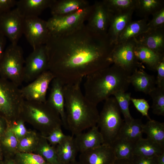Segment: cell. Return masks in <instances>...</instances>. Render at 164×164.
Segmentation results:
<instances>
[{
    "label": "cell",
    "mask_w": 164,
    "mask_h": 164,
    "mask_svg": "<svg viewBox=\"0 0 164 164\" xmlns=\"http://www.w3.org/2000/svg\"><path fill=\"white\" fill-rule=\"evenodd\" d=\"M48 70L64 85L81 82L89 74L112 64L114 45L107 36L94 33L85 24L68 33L50 35L45 44Z\"/></svg>",
    "instance_id": "obj_1"
},
{
    "label": "cell",
    "mask_w": 164,
    "mask_h": 164,
    "mask_svg": "<svg viewBox=\"0 0 164 164\" xmlns=\"http://www.w3.org/2000/svg\"><path fill=\"white\" fill-rule=\"evenodd\" d=\"M24 18L16 8L0 15V33L12 44H17L23 34Z\"/></svg>",
    "instance_id": "obj_12"
},
{
    "label": "cell",
    "mask_w": 164,
    "mask_h": 164,
    "mask_svg": "<svg viewBox=\"0 0 164 164\" xmlns=\"http://www.w3.org/2000/svg\"><path fill=\"white\" fill-rule=\"evenodd\" d=\"M148 21V18L130 21L120 36L117 44L135 38L147 31L149 30Z\"/></svg>",
    "instance_id": "obj_27"
},
{
    "label": "cell",
    "mask_w": 164,
    "mask_h": 164,
    "mask_svg": "<svg viewBox=\"0 0 164 164\" xmlns=\"http://www.w3.org/2000/svg\"><path fill=\"white\" fill-rule=\"evenodd\" d=\"M134 52L139 62L145 65L150 70L154 71L156 70L159 64L164 59V54L155 52L137 42Z\"/></svg>",
    "instance_id": "obj_22"
},
{
    "label": "cell",
    "mask_w": 164,
    "mask_h": 164,
    "mask_svg": "<svg viewBox=\"0 0 164 164\" xmlns=\"http://www.w3.org/2000/svg\"><path fill=\"white\" fill-rule=\"evenodd\" d=\"M92 5L64 15L52 16L46 21L50 35H59L74 31L84 24L90 15Z\"/></svg>",
    "instance_id": "obj_8"
},
{
    "label": "cell",
    "mask_w": 164,
    "mask_h": 164,
    "mask_svg": "<svg viewBox=\"0 0 164 164\" xmlns=\"http://www.w3.org/2000/svg\"><path fill=\"white\" fill-rule=\"evenodd\" d=\"M155 164H164V152L155 156Z\"/></svg>",
    "instance_id": "obj_49"
},
{
    "label": "cell",
    "mask_w": 164,
    "mask_h": 164,
    "mask_svg": "<svg viewBox=\"0 0 164 164\" xmlns=\"http://www.w3.org/2000/svg\"><path fill=\"white\" fill-rule=\"evenodd\" d=\"M163 152L164 147L149 138H142L135 143L133 155L152 157Z\"/></svg>",
    "instance_id": "obj_26"
},
{
    "label": "cell",
    "mask_w": 164,
    "mask_h": 164,
    "mask_svg": "<svg viewBox=\"0 0 164 164\" xmlns=\"http://www.w3.org/2000/svg\"><path fill=\"white\" fill-rule=\"evenodd\" d=\"M23 34L33 49L45 45L50 36L46 21L38 17L24 18Z\"/></svg>",
    "instance_id": "obj_10"
},
{
    "label": "cell",
    "mask_w": 164,
    "mask_h": 164,
    "mask_svg": "<svg viewBox=\"0 0 164 164\" xmlns=\"http://www.w3.org/2000/svg\"><path fill=\"white\" fill-rule=\"evenodd\" d=\"M54 0H20L16 8L24 18L38 17L44 10L50 8Z\"/></svg>",
    "instance_id": "obj_20"
},
{
    "label": "cell",
    "mask_w": 164,
    "mask_h": 164,
    "mask_svg": "<svg viewBox=\"0 0 164 164\" xmlns=\"http://www.w3.org/2000/svg\"><path fill=\"white\" fill-rule=\"evenodd\" d=\"M164 7L162 0H137L135 11L137 15L143 18H148Z\"/></svg>",
    "instance_id": "obj_30"
},
{
    "label": "cell",
    "mask_w": 164,
    "mask_h": 164,
    "mask_svg": "<svg viewBox=\"0 0 164 164\" xmlns=\"http://www.w3.org/2000/svg\"><path fill=\"white\" fill-rule=\"evenodd\" d=\"M155 156L147 157L133 155L131 160L134 164H155Z\"/></svg>",
    "instance_id": "obj_43"
},
{
    "label": "cell",
    "mask_w": 164,
    "mask_h": 164,
    "mask_svg": "<svg viewBox=\"0 0 164 164\" xmlns=\"http://www.w3.org/2000/svg\"><path fill=\"white\" fill-rule=\"evenodd\" d=\"M134 38L137 43L164 54V28L149 30Z\"/></svg>",
    "instance_id": "obj_19"
},
{
    "label": "cell",
    "mask_w": 164,
    "mask_h": 164,
    "mask_svg": "<svg viewBox=\"0 0 164 164\" xmlns=\"http://www.w3.org/2000/svg\"><path fill=\"white\" fill-rule=\"evenodd\" d=\"M62 131L61 127L54 128L47 136H44L49 143L55 147L59 144L66 136Z\"/></svg>",
    "instance_id": "obj_39"
},
{
    "label": "cell",
    "mask_w": 164,
    "mask_h": 164,
    "mask_svg": "<svg viewBox=\"0 0 164 164\" xmlns=\"http://www.w3.org/2000/svg\"><path fill=\"white\" fill-rule=\"evenodd\" d=\"M132 102L136 109L143 116L146 117L149 120L151 119L148 114L150 106L148 101L143 98H131Z\"/></svg>",
    "instance_id": "obj_41"
},
{
    "label": "cell",
    "mask_w": 164,
    "mask_h": 164,
    "mask_svg": "<svg viewBox=\"0 0 164 164\" xmlns=\"http://www.w3.org/2000/svg\"><path fill=\"white\" fill-rule=\"evenodd\" d=\"M17 0H0V15L7 12L16 5Z\"/></svg>",
    "instance_id": "obj_44"
},
{
    "label": "cell",
    "mask_w": 164,
    "mask_h": 164,
    "mask_svg": "<svg viewBox=\"0 0 164 164\" xmlns=\"http://www.w3.org/2000/svg\"><path fill=\"white\" fill-rule=\"evenodd\" d=\"M19 140L8 127L0 136V145L4 156L13 157L18 151Z\"/></svg>",
    "instance_id": "obj_31"
},
{
    "label": "cell",
    "mask_w": 164,
    "mask_h": 164,
    "mask_svg": "<svg viewBox=\"0 0 164 164\" xmlns=\"http://www.w3.org/2000/svg\"><path fill=\"white\" fill-rule=\"evenodd\" d=\"M49 96L46 102L60 115L63 125L67 127L63 93L64 84L58 79L54 78L51 83Z\"/></svg>",
    "instance_id": "obj_16"
},
{
    "label": "cell",
    "mask_w": 164,
    "mask_h": 164,
    "mask_svg": "<svg viewBox=\"0 0 164 164\" xmlns=\"http://www.w3.org/2000/svg\"><path fill=\"white\" fill-rule=\"evenodd\" d=\"M25 123L23 120L20 117L9 126L19 141L26 135L28 131L25 125Z\"/></svg>",
    "instance_id": "obj_40"
},
{
    "label": "cell",
    "mask_w": 164,
    "mask_h": 164,
    "mask_svg": "<svg viewBox=\"0 0 164 164\" xmlns=\"http://www.w3.org/2000/svg\"><path fill=\"white\" fill-rule=\"evenodd\" d=\"M0 164H3L2 161H0Z\"/></svg>",
    "instance_id": "obj_52"
},
{
    "label": "cell",
    "mask_w": 164,
    "mask_h": 164,
    "mask_svg": "<svg viewBox=\"0 0 164 164\" xmlns=\"http://www.w3.org/2000/svg\"><path fill=\"white\" fill-rule=\"evenodd\" d=\"M113 164H134L131 160L128 159H116Z\"/></svg>",
    "instance_id": "obj_48"
},
{
    "label": "cell",
    "mask_w": 164,
    "mask_h": 164,
    "mask_svg": "<svg viewBox=\"0 0 164 164\" xmlns=\"http://www.w3.org/2000/svg\"><path fill=\"white\" fill-rule=\"evenodd\" d=\"M25 61L22 48L17 44H11L0 60V77L19 87L23 81Z\"/></svg>",
    "instance_id": "obj_7"
},
{
    "label": "cell",
    "mask_w": 164,
    "mask_h": 164,
    "mask_svg": "<svg viewBox=\"0 0 164 164\" xmlns=\"http://www.w3.org/2000/svg\"><path fill=\"white\" fill-rule=\"evenodd\" d=\"M3 164H17L13 157L4 156L2 160Z\"/></svg>",
    "instance_id": "obj_47"
},
{
    "label": "cell",
    "mask_w": 164,
    "mask_h": 164,
    "mask_svg": "<svg viewBox=\"0 0 164 164\" xmlns=\"http://www.w3.org/2000/svg\"><path fill=\"white\" fill-rule=\"evenodd\" d=\"M34 153L41 156L50 164H61L58 158L55 147L51 145L41 135Z\"/></svg>",
    "instance_id": "obj_32"
},
{
    "label": "cell",
    "mask_w": 164,
    "mask_h": 164,
    "mask_svg": "<svg viewBox=\"0 0 164 164\" xmlns=\"http://www.w3.org/2000/svg\"><path fill=\"white\" fill-rule=\"evenodd\" d=\"M24 101L19 86L0 77V115L9 126L20 117Z\"/></svg>",
    "instance_id": "obj_5"
},
{
    "label": "cell",
    "mask_w": 164,
    "mask_h": 164,
    "mask_svg": "<svg viewBox=\"0 0 164 164\" xmlns=\"http://www.w3.org/2000/svg\"><path fill=\"white\" fill-rule=\"evenodd\" d=\"M134 10L127 12L113 14L110 12L109 25L107 36L111 44L115 45L118 39L127 24L132 21Z\"/></svg>",
    "instance_id": "obj_18"
},
{
    "label": "cell",
    "mask_w": 164,
    "mask_h": 164,
    "mask_svg": "<svg viewBox=\"0 0 164 164\" xmlns=\"http://www.w3.org/2000/svg\"><path fill=\"white\" fill-rule=\"evenodd\" d=\"M55 148L61 164H67L76 160L78 151L73 136L67 135L64 139L55 146Z\"/></svg>",
    "instance_id": "obj_24"
},
{
    "label": "cell",
    "mask_w": 164,
    "mask_h": 164,
    "mask_svg": "<svg viewBox=\"0 0 164 164\" xmlns=\"http://www.w3.org/2000/svg\"><path fill=\"white\" fill-rule=\"evenodd\" d=\"M20 117L42 136H46L55 128L63 125L59 114L47 102L25 100Z\"/></svg>",
    "instance_id": "obj_4"
},
{
    "label": "cell",
    "mask_w": 164,
    "mask_h": 164,
    "mask_svg": "<svg viewBox=\"0 0 164 164\" xmlns=\"http://www.w3.org/2000/svg\"><path fill=\"white\" fill-rule=\"evenodd\" d=\"M144 125L143 132L147 138L164 147V123L151 119Z\"/></svg>",
    "instance_id": "obj_28"
},
{
    "label": "cell",
    "mask_w": 164,
    "mask_h": 164,
    "mask_svg": "<svg viewBox=\"0 0 164 164\" xmlns=\"http://www.w3.org/2000/svg\"><path fill=\"white\" fill-rule=\"evenodd\" d=\"M109 12L113 14L135 11L137 0H103Z\"/></svg>",
    "instance_id": "obj_33"
},
{
    "label": "cell",
    "mask_w": 164,
    "mask_h": 164,
    "mask_svg": "<svg viewBox=\"0 0 164 164\" xmlns=\"http://www.w3.org/2000/svg\"><path fill=\"white\" fill-rule=\"evenodd\" d=\"M74 139L80 153L97 147L104 142L103 136L96 125L90 128L86 132L76 135Z\"/></svg>",
    "instance_id": "obj_17"
},
{
    "label": "cell",
    "mask_w": 164,
    "mask_h": 164,
    "mask_svg": "<svg viewBox=\"0 0 164 164\" xmlns=\"http://www.w3.org/2000/svg\"></svg>",
    "instance_id": "obj_53"
},
{
    "label": "cell",
    "mask_w": 164,
    "mask_h": 164,
    "mask_svg": "<svg viewBox=\"0 0 164 164\" xmlns=\"http://www.w3.org/2000/svg\"><path fill=\"white\" fill-rule=\"evenodd\" d=\"M41 135L31 130L19 141L18 152L34 153L38 145Z\"/></svg>",
    "instance_id": "obj_34"
},
{
    "label": "cell",
    "mask_w": 164,
    "mask_h": 164,
    "mask_svg": "<svg viewBox=\"0 0 164 164\" xmlns=\"http://www.w3.org/2000/svg\"><path fill=\"white\" fill-rule=\"evenodd\" d=\"M48 59L45 45L33 49L25 61L23 81L32 82L48 70Z\"/></svg>",
    "instance_id": "obj_11"
},
{
    "label": "cell",
    "mask_w": 164,
    "mask_h": 164,
    "mask_svg": "<svg viewBox=\"0 0 164 164\" xmlns=\"http://www.w3.org/2000/svg\"><path fill=\"white\" fill-rule=\"evenodd\" d=\"M135 143L118 137L111 144L116 159L131 160L133 155Z\"/></svg>",
    "instance_id": "obj_29"
},
{
    "label": "cell",
    "mask_w": 164,
    "mask_h": 164,
    "mask_svg": "<svg viewBox=\"0 0 164 164\" xmlns=\"http://www.w3.org/2000/svg\"><path fill=\"white\" fill-rule=\"evenodd\" d=\"M4 158V154L0 145V161H2Z\"/></svg>",
    "instance_id": "obj_50"
},
{
    "label": "cell",
    "mask_w": 164,
    "mask_h": 164,
    "mask_svg": "<svg viewBox=\"0 0 164 164\" xmlns=\"http://www.w3.org/2000/svg\"><path fill=\"white\" fill-rule=\"evenodd\" d=\"M136 42L134 38L115 45L111 58L115 64L131 74L135 70L143 68L142 63L137 59L134 51Z\"/></svg>",
    "instance_id": "obj_9"
},
{
    "label": "cell",
    "mask_w": 164,
    "mask_h": 164,
    "mask_svg": "<svg viewBox=\"0 0 164 164\" xmlns=\"http://www.w3.org/2000/svg\"><path fill=\"white\" fill-rule=\"evenodd\" d=\"M92 6L86 26L94 33L106 36L109 25L110 13L103 1L95 2Z\"/></svg>",
    "instance_id": "obj_14"
},
{
    "label": "cell",
    "mask_w": 164,
    "mask_h": 164,
    "mask_svg": "<svg viewBox=\"0 0 164 164\" xmlns=\"http://www.w3.org/2000/svg\"><path fill=\"white\" fill-rule=\"evenodd\" d=\"M113 96L117 102L121 113L123 116L124 122H130L134 119L130 114L129 108L131 93L120 91L116 92Z\"/></svg>",
    "instance_id": "obj_35"
},
{
    "label": "cell",
    "mask_w": 164,
    "mask_h": 164,
    "mask_svg": "<svg viewBox=\"0 0 164 164\" xmlns=\"http://www.w3.org/2000/svg\"><path fill=\"white\" fill-rule=\"evenodd\" d=\"M116 159L111 145L104 143L80 153L79 161L82 164H113Z\"/></svg>",
    "instance_id": "obj_15"
},
{
    "label": "cell",
    "mask_w": 164,
    "mask_h": 164,
    "mask_svg": "<svg viewBox=\"0 0 164 164\" xmlns=\"http://www.w3.org/2000/svg\"><path fill=\"white\" fill-rule=\"evenodd\" d=\"M67 164H82L79 161H77L76 160H75Z\"/></svg>",
    "instance_id": "obj_51"
},
{
    "label": "cell",
    "mask_w": 164,
    "mask_h": 164,
    "mask_svg": "<svg viewBox=\"0 0 164 164\" xmlns=\"http://www.w3.org/2000/svg\"><path fill=\"white\" fill-rule=\"evenodd\" d=\"M89 5L86 0H54L50 8L52 16H58L73 12Z\"/></svg>",
    "instance_id": "obj_23"
},
{
    "label": "cell",
    "mask_w": 164,
    "mask_h": 164,
    "mask_svg": "<svg viewBox=\"0 0 164 164\" xmlns=\"http://www.w3.org/2000/svg\"><path fill=\"white\" fill-rule=\"evenodd\" d=\"M81 82L63 87L67 127L75 136L96 126L99 115L97 105L83 93Z\"/></svg>",
    "instance_id": "obj_2"
},
{
    "label": "cell",
    "mask_w": 164,
    "mask_h": 164,
    "mask_svg": "<svg viewBox=\"0 0 164 164\" xmlns=\"http://www.w3.org/2000/svg\"><path fill=\"white\" fill-rule=\"evenodd\" d=\"M9 126L8 123L6 120L0 115V136L4 133Z\"/></svg>",
    "instance_id": "obj_45"
},
{
    "label": "cell",
    "mask_w": 164,
    "mask_h": 164,
    "mask_svg": "<svg viewBox=\"0 0 164 164\" xmlns=\"http://www.w3.org/2000/svg\"><path fill=\"white\" fill-rule=\"evenodd\" d=\"M144 125L141 119L134 118L129 123L124 122L118 137L136 143L142 138Z\"/></svg>",
    "instance_id": "obj_25"
},
{
    "label": "cell",
    "mask_w": 164,
    "mask_h": 164,
    "mask_svg": "<svg viewBox=\"0 0 164 164\" xmlns=\"http://www.w3.org/2000/svg\"><path fill=\"white\" fill-rule=\"evenodd\" d=\"M131 74L113 64L85 77L84 94L89 101L97 105L118 91L125 92L130 84Z\"/></svg>",
    "instance_id": "obj_3"
},
{
    "label": "cell",
    "mask_w": 164,
    "mask_h": 164,
    "mask_svg": "<svg viewBox=\"0 0 164 164\" xmlns=\"http://www.w3.org/2000/svg\"><path fill=\"white\" fill-rule=\"evenodd\" d=\"M156 71H157V73L155 79L157 86H164V59L159 64Z\"/></svg>",
    "instance_id": "obj_42"
},
{
    "label": "cell",
    "mask_w": 164,
    "mask_h": 164,
    "mask_svg": "<svg viewBox=\"0 0 164 164\" xmlns=\"http://www.w3.org/2000/svg\"><path fill=\"white\" fill-rule=\"evenodd\" d=\"M6 38L0 33V60L5 50Z\"/></svg>",
    "instance_id": "obj_46"
},
{
    "label": "cell",
    "mask_w": 164,
    "mask_h": 164,
    "mask_svg": "<svg viewBox=\"0 0 164 164\" xmlns=\"http://www.w3.org/2000/svg\"><path fill=\"white\" fill-rule=\"evenodd\" d=\"M152 100L151 108L153 113L164 116V86L156 87L149 94Z\"/></svg>",
    "instance_id": "obj_36"
},
{
    "label": "cell",
    "mask_w": 164,
    "mask_h": 164,
    "mask_svg": "<svg viewBox=\"0 0 164 164\" xmlns=\"http://www.w3.org/2000/svg\"><path fill=\"white\" fill-rule=\"evenodd\" d=\"M129 81L136 91L149 94L156 87L154 76L150 75L142 68L135 70L130 76Z\"/></svg>",
    "instance_id": "obj_21"
},
{
    "label": "cell",
    "mask_w": 164,
    "mask_h": 164,
    "mask_svg": "<svg viewBox=\"0 0 164 164\" xmlns=\"http://www.w3.org/2000/svg\"><path fill=\"white\" fill-rule=\"evenodd\" d=\"M54 78L53 74L47 70L30 84L23 87L20 90L24 100L29 101L46 102L49 85Z\"/></svg>",
    "instance_id": "obj_13"
},
{
    "label": "cell",
    "mask_w": 164,
    "mask_h": 164,
    "mask_svg": "<svg viewBox=\"0 0 164 164\" xmlns=\"http://www.w3.org/2000/svg\"><path fill=\"white\" fill-rule=\"evenodd\" d=\"M147 26L149 30L164 28V7L152 15Z\"/></svg>",
    "instance_id": "obj_38"
},
{
    "label": "cell",
    "mask_w": 164,
    "mask_h": 164,
    "mask_svg": "<svg viewBox=\"0 0 164 164\" xmlns=\"http://www.w3.org/2000/svg\"><path fill=\"white\" fill-rule=\"evenodd\" d=\"M121 113L114 97H110L105 100L97 123V126L103 137L104 143L111 145L118 137L124 122L121 118Z\"/></svg>",
    "instance_id": "obj_6"
},
{
    "label": "cell",
    "mask_w": 164,
    "mask_h": 164,
    "mask_svg": "<svg viewBox=\"0 0 164 164\" xmlns=\"http://www.w3.org/2000/svg\"><path fill=\"white\" fill-rule=\"evenodd\" d=\"M13 158L17 164H49L41 156L34 153L18 152Z\"/></svg>",
    "instance_id": "obj_37"
}]
</instances>
